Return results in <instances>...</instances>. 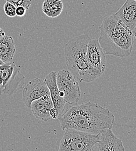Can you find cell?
I'll use <instances>...</instances> for the list:
<instances>
[{
	"mask_svg": "<svg viewBox=\"0 0 136 151\" xmlns=\"http://www.w3.org/2000/svg\"><path fill=\"white\" fill-rule=\"evenodd\" d=\"M58 119L63 130L70 128L95 135L112 129L115 122L108 109L90 101L71 106Z\"/></svg>",
	"mask_w": 136,
	"mask_h": 151,
	"instance_id": "cell-1",
	"label": "cell"
},
{
	"mask_svg": "<svg viewBox=\"0 0 136 151\" xmlns=\"http://www.w3.org/2000/svg\"><path fill=\"white\" fill-rule=\"evenodd\" d=\"M99 29L98 40L105 54L120 58L131 54L136 37L114 14L104 18Z\"/></svg>",
	"mask_w": 136,
	"mask_h": 151,
	"instance_id": "cell-2",
	"label": "cell"
},
{
	"mask_svg": "<svg viewBox=\"0 0 136 151\" xmlns=\"http://www.w3.org/2000/svg\"><path fill=\"white\" fill-rule=\"evenodd\" d=\"M90 39L88 35H79L70 40L64 47L68 70L79 82L90 83L102 75L86 58L87 46Z\"/></svg>",
	"mask_w": 136,
	"mask_h": 151,
	"instance_id": "cell-3",
	"label": "cell"
},
{
	"mask_svg": "<svg viewBox=\"0 0 136 151\" xmlns=\"http://www.w3.org/2000/svg\"><path fill=\"white\" fill-rule=\"evenodd\" d=\"M64 131L59 145V151H92L98 141V135L70 128Z\"/></svg>",
	"mask_w": 136,
	"mask_h": 151,
	"instance_id": "cell-4",
	"label": "cell"
},
{
	"mask_svg": "<svg viewBox=\"0 0 136 151\" xmlns=\"http://www.w3.org/2000/svg\"><path fill=\"white\" fill-rule=\"evenodd\" d=\"M56 83L61 97L72 106L78 104L80 97L78 81L68 70H62L56 73Z\"/></svg>",
	"mask_w": 136,
	"mask_h": 151,
	"instance_id": "cell-5",
	"label": "cell"
},
{
	"mask_svg": "<svg viewBox=\"0 0 136 151\" xmlns=\"http://www.w3.org/2000/svg\"><path fill=\"white\" fill-rule=\"evenodd\" d=\"M20 70V67L11 62L0 66V89L2 93L11 95L19 89L20 83L25 78Z\"/></svg>",
	"mask_w": 136,
	"mask_h": 151,
	"instance_id": "cell-6",
	"label": "cell"
},
{
	"mask_svg": "<svg viewBox=\"0 0 136 151\" xmlns=\"http://www.w3.org/2000/svg\"><path fill=\"white\" fill-rule=\"evenodd\" d=\"M47 94H49V91L45 81L36 78L28 81L24 87L22 99L25 106L30 108L33 101Z\"/></svg>",
	"mask_w": 136,
	"mask_h": 151,
	"instance_id": "cell-7",
	"label": "cell"
},
{
	"mask_svg": "<svg viewBox=\"0 0 136 151\" xmlns=\"http://www.w3.org/2000/svg\"><path fill=\"white\" fill-rule=\"evenodd\" d=\"M56 73L55 71L51 72L46 76L44 81L49 89L50 96L53 102V107L57 112L58 119L73 106L66 103L59 94L56 83Z\"/></svg>",
	"mask_w": 136,
	"mask_h": 151,
	"instance_id": "cell-8",
	"label": "cell"
},
{
	"mask_svg": "<svg viewBox=\"0 0 136 151\" xmlns=\"http://www.w3.org/2000/svg\"><path fill=\"white\" fill-rule=\"evenodd\" d=\"M98 141L92 151H124L122 141L113 132L112 129L102 130L98 134Z\"/></svg>",
	"mask_w": 136,
	"mask_h": 151,
	"instance_id": "cell-9",
	"label": "cell"
},
{
	"mask_svg": "<svg viewBox=\"0 0 136 151\" xmlns=\"http://www.w3.org/2000/svg\"><path fill=\"white\" fill-rule=\"evenodd\" d=\"M86 58L90 65L103 74L106 68V57L97 39H90L86 50Z\"/></svg>",
	"mask_w": 136,
	"mask_h": 151,
	"instance_id": "cell-10",
	"label": "cell"
},
{
	"mask_svg": "<svg viewBox=\"0 0 136 151\" xmlns=\"http://www.w3.org/2000/svg\"><path fill=\"white\" fill-rule=\"evenodd\" d=\"M136 0H126L114 14L136 37Z\"/></svg>",
	"mask_w": 136,
	"mask_h": 151,
	"instance_id": "cell-11",
	"label": "cell"
},
{
	"mask_svg": "<svg viewBox=\"0 0 136 151\" xmlns=\"http://www.w3.org/2000/svg\"><path fill=\"white\" fill-rule=\"evenodd\" d=\"M52 108L53 102L50 94H47L33 101L30 108L36 119L46 122L52 119L49 112Z\"/></svg>",
	"mask_w": 136,
	"mask_h": 151,
	"instance_id": "cell-12",
	"label": "cell"
},
{
	"mask_svg": "<svg viewBox=\"0 0 136 151\" xmlns=\"http://www.w3.org/2000/svg\"><path fill=\"white\" fill-rule=\"evenodd\" d=\"M15 52V42L13 38L6 35L0 37V59L4 63L11 62Z\"/></svg>",
	"mask_w": 136,
	"mask_h": 151,
	"instance_id": "cell-13",
	"label": "cell"
},
{
	"mask_svg": "<svg viewBox=\"0 0 136 151\" xmlns=\"http://www.w3.org/2000/svg\"><path fill=\"white\" fill-rule=\"evenodd\" d=\"M61 0H45L42 4V11L49 18L58 17L63 10Z\"/></svg>",
	"mask_w": 136,
	"mask_h": 151,
	"instance_id": "cell-14",
	"label": "cell"
},
{
	"mask_svg": "<svg viewBox=\"0 0 136 151\" xmlns=\"http://www.w3.org/2000/svg\"><path fill=\"white\" fill-rule=\"evenodd\" d=\"M16 6L6 1L4 5V10L5 14L10 18L16 17Z\"/></svg>",
	"mask_w": 136,
	"mask_h": 151,
	"instance_id": "cell-15",
	"label": "cell"
},
{
	"mask_svg": "<svg viewBox=\"0 0 136 151\" xmlns=\"http://www.w3.org/2000/svg\"><path fill=\"white\" fill-rule=\"evenodd\" d=\"M7 2H9L16 7L17 6H23L27 10L30 7L31 5V0H5Z\"/></svg>",
	"mask_w": 136,
	"mask_h": 151,
	"instance_id": "cell-16",
	"label": "cell"
},
{
	"mask_svg": "<svg viewBox=\"0 0 136 151\" xmlns=\"http://www.w3.org/2000/svg\"><path fill=\"white\" fill-rule=\"evenodd\" d=\"M27 9L23 6H17L16 8V16L22 17L26 14Z\"/></svg>",
	"mask_w": 136,
	"mask_h": 151,
	"instance_id": "cell-17",
	"label": "cell"
},
{
	"mask_svg": "<svg viewBox=\"0 0 136 151\" xmlns=\"http://www.w3.org/2000/svg\"><path fill=\"white\" fill-rule=\"evenodd\" d=\"M5 35V32L3 31V30L0 27V37H1L2 36Z\"/></svg>",
	"mask_w": 136,
	"mask_h": 151,
	"instance_id": "cell-18",
	"label": "cell"
},
{
	"mask_svg": "<svg viewBox=\"0 0 136 151\" xmlns=\"http://www.w3.org/2000/svg\"><path fill=\"white\" fill-rule=\"evenodd\" d=\"M3 63H4V62H2V60L0 59V66H1V65H2Z\"/></svg>",
	"mask_w": 136,
	"mask_h": 151,
	"instance_id": "cell-19",
	"label": "cell"
},
{
	"mask_svg": "<svg viewBox=\"0 0 136 151\" xmlns=\"http://www.w3.org/2000/svg\"><path fill=\"white\" fill-rule=\"evenodd\" d=\"M1 94H2V92H1V89H0V96H1Z\"/></svg>",
	"mask_w": 136,
	"mask_h": 151,
	"instance_id": "cell-20",
	"label": "cell"
}]
</instances>
